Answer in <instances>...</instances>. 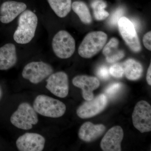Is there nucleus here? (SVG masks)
I'll return each mask as SVG.
<instances>
[{
    "label": "nucleus",
    "mask_w": 151,
    "mask_h": 151,
    "mask_svg": "<svg viewBox=\"0 0 151 151\" xmlns=\"http://www.w3.org/2000/svg\"><path fill=\"white\" fill-rule=\"evenodd\" d=\"M109 70L110 74L115 78H122L124 73V66L119 63L113 64Z\"/></svg>",
    "instance_id": "22"
},
{
    "label": "nucleus",
    "mask_w": 151,
    "mask_h": 151,
    "mask_svg": "<svg viewBox=\"0 0 151 151\" xmlns=\"http://www.w3.org/2000/svg\"><path fill=\"white\" fill-rule=\"evenodd\" d=\"M37 23L36 15L29 10H25L19 18L18 26L14 35V40L20 44L29 43L35 35Z\"/></svg>",
    "instance_id": "1"
},
{
    "label": "nucleus",
    "mask_w": 151,
    "mask_h": 151,
    "mask_svg": "<svg viewBox=\"0 0 151 151\" xmlns=\"http://www.w3.org/2000/svg\"><path fill=\"white\" fill-rule=\"evenodd\" d=\"M97 74L101 79L107 80L110 77L109 68L105 65L101 66L97 70Z\"/></svg>",
    "instance_id": "25"
},
{
    "label": "nucleus",
    "mask_w": 151,
    "mask_h": 151,
    "mask_svg": "<svg viewBox=\"0 0 151 151\" xmlns=\"http://www.w3.org/2000/svg\"><path fill=\"white\" fill-rule=\"evenodd\" d=\"M46 89L56 97L63 98L69 92V82L67 74L63 71L52 73L46 79Z\"/></svg>",
    "instance_id": "9"
},
{
    "label": "nucleus",
    "mask_w": 151,
    "mask_h": 151,
    "mask_svg": "<svg viewBox=\"0 0 151 151\" xmlns=\"http://www.w3.org/2000/svg\"><path fill=\"white\" fill-rule=\"evenodd\" d=\"M2 96V90L1 88V87L0 86V100H1Z\"/></svg>",
    "instance_id": "28"
},
{
    "label": "nucleus",
    "mask_w": 151,
    "mask_h": 151,
    "mask_svg": "<svg viewBox=\"0 0 151 151\" xmlns=\"http://www.w3.org/2000/svg\"><path fill=\"white\" fill-rule=\"evenodd\" d=\"M91 6L94 12V17L97 20H103L109 16V13L105 10L107 4L103 0H95L92 3Z\"/></svg>",
    "instance_id": "21"
},
{
    "label": "nucleus",
    "mask_w": 151,
    "mask_h": 151,
    "mask_svg": "<svg viewBox=\"0 0 151 151\" xmlns=\"http://www.w3.org/2000/svg\"><path fill=\"white\" fill-rule=\"evenodd\" d=\"M108 39V36L102 31L92 32L84 37L78 49L81 57L91 58L103 48Z\"/></svg>",
    "instance_id": "4"
},
{
    "label": "nucleus",
    "mask_w": 151,
    "mask_h": 151,
    "mask_svg": "<svg viewBox=\"0 0 151 151\" xmlns=\"http://www.w3.org/2000/svg\"><path fill=\"white\" fill-rule=\"evenodd\" d=\"M132 122L136 129L141 133L151 131V106L148 102L142 100L135 105L132 113Z\"/></svg>",
    "instance_id": "7"
},
{
    "label": "nucleus",
    "mask_w": 151,
    "mask_h": 151,
    "mask_svg": "<svg viewBox=\"0 0 151 151\" xmlns=\"http://www.w3.org/2000/svg\"><path fill=\"white\" fill-rule=\"evenodd\" d=\"M147 82L149 85H151V65L150 64V66L148 68L147 71V77H146Z\"/></svg>",
    "instance_id": "27"
},
{
    "label": "nucleus",
    "mask_w": 151,
    "mask_h": 151,
    "mask_svg": "<svg viewBox=\"0 0 151 151\" xmlns=\"http://www.w3.org/2000/svg\"><path fill=\"white\" fill-rule=\"evenodd\" d=\"M124 13V9L122 7L119 8L112 14L109 19V23L111 25L116 26L118 24L119 20L123 17Z\"/></svg>",
    "instance_id": "23"
},
{
    "label": "nucleus",
    "mask_w": 151,
    "mask_h": 151,
    "mask_svg": "<svg viewBox=\"0 0 151 151\" xmlns=\"http://www.w3.org/2000/svg\"><path fill=\"white\" fill-rule=\"evenodd\" d=\"M122 84L119 83H114L108 86L105 92L109 96H113L118 92L122 88Z\"/></svg>",
    "instance_id": "24"
},
{
    "label": "nucleus",
    "mask_w": 151,
    "mask_h": 151,
    "mask_svg": "<svg viewBox=\"0 0 151 151\" xmlns=\"http://www.w3.org/2000/svg\"><path fill=\"white\" fill-rule=\"evenodd\" d=\"M27 7L24 3L14 1L5 2L0 8V21L3 23H9L26 10Z\"/></svg>",
    "instance_id": "14"
},
{
    "label": "nucleus",
    "mask_w": 151,
    "mask_h": 151,
    "mask_svg": "<svg viewBox=\"0 0 151 151\" xmlns=\"http://www.w3.org/2000/svg\"><path fill=\"white\" fill-rule=\"evenodd\" d=\"M119 44L118 39L113 37L103 47V53L108 62H116L125 56L124 51L119 48Z\"/></svg>",
    "instance_id": "17"
},
{
    "label": "nucleus",
    "mask_w": 151,
    "mask_h": 151,
    "mask_svg": "<svg viewBox=\"0 0 151 151\" xmlns=\"http://www.w3.org/2000/svg\"><path fill=\"white\" fill-rule=\"evenodd\" d=\"M72 83L76 87L82 90V97L84 100H90L94 98L93 92L99 87V79L94 76L78 75L72 80Z\"/></svg>",
    "instance_id": "13"
},
{
    "label": "nucleus",
    "mask_w": 151,
    "mask_h": 151,
    "mask_svg": "<svg viewBox=\"0 0 151 151\" xmlns=\"http://www.w3.org/2000/svg\"><path fill=\"white\" fill-rule=\"evenodd\" d=\"M108 98L105 94H102L86 102L79 106L76 113L82 119L92 118L101 113L106 108Z\"/></svg>",
    "instance_id": "10"
},
{
    "label": "nucleus",
    "mask_w": 151,
    "mask_h": 151,
    "mask_svg": "<svg viewBox=\"0 0 151 151\" xmlns=\"http://www.w3.org/2000/svg\"><path fill=\"white\" fill-rule=\"evenodd\" d=\"M50 7L58 17L64 18L71 9V0H47Z\"/></svg>",
    "instance_id": "19"
},
{
    "label": "nucleus",
    "mask_w": 151,
    "mask_h": 151,
    "mask_svg": "<svg viewBox=\"0 0 151 151\" xmlns=\"http://www.w3.org/2000/svg\"><path fill=\"white\" fill-rule=\"evenodd\" d=\"M53 68L43 61H33L24 66L22 72L23 78L33 84L40 83L53 73Z\"/></svg>",
    "instance_id": "6"
},
{
    "label": "nucleus",
    "mask_w": 151,
    "mask_h": 151,
    "mask_svg": "<svg viewBox=\"0 0 151 151\" xmlns=\"http://www.w3.org/2000/svg\"><path fill=\"white\" fill-rule=\"evenodd\" d=\"M10 120L11 124L15 127L24 130L31 129L39 122L37 113L33 106L27 102L19 105Z\"/></svg>",
    "instance_id": "3"
},
{
    "label": "nucleus",
    "mask_w": 151,
    "mask_h": 151,
    "mask_svg": "<svg viewBox=\"0 0 151 151\" xmlns=\"http://www.w3.org/2000/svg\"><path fill=\"white\" fill-rule=\"evenodd\" d=\"M124 74L130 80H136L140 78L142 74L143 68L142 64L137 60L129 59L123 65Z\"/></svg>",
    "instance_id": "18"
},
{
    "label": "nucleus",
    "mask_w": 151,
    "mask_h": 151,
    "mask_svg": "<svg viewBox=\"0 0 151 151\" xmlns=\"http://www.w3.org/2000/svg\"><path fill=\"white\" fill-rule=\"evenodd\" d=\"M52 45L55 54L61 59L69 58L75 52V40L66 31L60 30L57 33L53 38Z\"/></svg>",
    "instance_id": "5"
},
{
    "label": "nucleus",
    "mask_w": 151,
    "mask_h": 151,
    "mask_svg": "<svg viewBox=\"0 0 151 151\" xmlns=\"http://www.w3.org/2000/svg\"><path fill=\"white\" fill-rule=\"evenodd\" d=\"M120 34L127 45L134 52L141 50L139 40L133 23L129 19L122 17L118 22Z\"/></svg>",
    "instance_id": "8"
},
{
    "label": "nucleus",
    "mask_w": 151,
    "mask_h": 151,
    "mask_svg": "<svg viewBox=\"0 0 151 151\" xmlns=\"http://www.w3.org/2000/svg\"><path fill=\"white\" fill-rule=\"evenodd\" d=\"M33 107L37 114L50 118L62 117L66 110L65 104L60 100L45 94L36 97Z\"/></svg>",
    "instance_id": "2"
},
{
    "label": "nucleus",
    "mask_w": 151,
    "mask_h": 151,
    "mask_svg": "<svg viewBox=\"0 0 151 151\" xmlns=\"http://www.w3.org/2000/svg\"><path fill=\"white\" fill-rule=\"evenodd\" d=\"M45 139L40 134L26 133L17 139L16 145L19 151H41L44 149Z\"/></svg>",
    "instance_id": "11"
},
{
    "label": "nucleus",
    "mask_w": 151,
    "mask_h": 151,
    "mask_svg": "<svg viewBox=\"0 0 151 151\" xmlns=\"http://www.w3.org/2000/svg\"><path fill=\"white\" fill-rule=\"evenodd\" d=\"M151 32H149L144 35L143 39V42L144 46L147 49L151 50Z\"/></svg>",
    "instance_id": "26"
},
{
    "label": "nucleus",
    "mask_w": 151,
    "mask_h": 151,
    "mask_svg": "<svg viewBox=\"0 0 151 151\" xmlns=\"http://www.w3.org/2000/svg\"><path fill=\"white\" fill-rule=\"evenodd\" d=\"M105 129L106 128L103 124L95 125L90 122H85L79 129L78 137L84 142H91L103 134Z\"/></svg>",
    "instance_id": "15"
},
{
    "label": "nucleus",
    "mask_w": 151,
    "mask_h": 151,
    "mask_svg": "<svg viewBox=\"0 0 151 151\" xmlns=\"http://www.w3.org/2000/svg\"><path fill=\"white\" fill-rule=\"evenodd\" d=\"M124 131L120 126H115L108 130L104 136L100 147L104 151H121Z\"/></svg>",
    "instance_id": "12"
},
{
    "label": "nucleus",
    "mask_w": 151,
    "mask_h": 151,
    "mask_svg": "<svg viewBox=\"0 0 151 151\" xmlns=\"http://www.w3.org/2000/svg\"><path fill=\"white\" fill-rule=\"evenodd\" d=\"M17 61L16 48L14 44H6L0 47V70L10 69L16 65Z\"/></svg>",
    "instance_id": "16"
},
{
    "label": "nucleus",
    "mask_w": 151,
    "mask_h": 151,
    "mask_svg": "<svg viewBox=\"0 0 151 151\" xmlns=\"http://www.w3.org/2000/svg\"><path fill=\"white\" fill-rule=\"evenodd\" d=\"M71 8L82 22L85 24H89L92 22L91 14L85 3L79 1L74 2L71 5Z\"/></svg>",
    "instance_id": "20"
}]
</instances>
